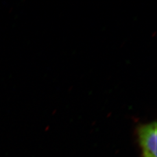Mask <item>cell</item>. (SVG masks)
<instances>
[{
  "instance_id": "1",
  "label": "cell",
  "mask_w": 157,
  "mask_h": 157,
  "mask_svg": "<svg viewBox=\"0 0 157 157\" xmlns=\"http://www.w3.org/2000/svg\"><path fill=\"white\" fill-rule=\"evenodd\" d=\"M157 122L139 125L137 135L143 157H157Z\"/></svg>"
}]
</instances>
